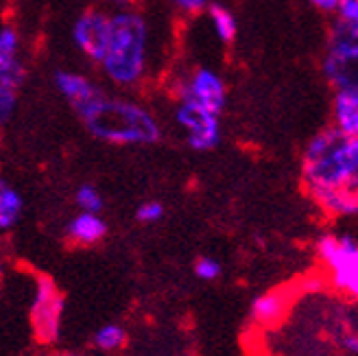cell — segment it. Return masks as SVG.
Listing matches in <instances>:
<instances>
[{
  "label": "cell",
  "instance_id": "6da1fadb",
  "mask_svg": "<svg viewBox=\"0 0 358 356\" xmlns=\"http://www.w3.org/2000/svg\"><path fill=\"white\" fill-rule=\"evenodd\" d=\"M301 182L308 188L358 190V140L336 127L317 134L301 155Z\"/></svg>",
  "mask_w": 358,
  "mask_h": 356
},
{
  "label": "cell",
  "instance_id": "7a4b0ae2",
  "mask_svg": "<svg viewBox=\"0 0 358 356\" xmlns=\"http://www.w3.org/2000/svg\"><path fill=\"white\" fill-rule=\"evenodd\" d=\"M79 116L90 134L112 145H153L159 140L157 120L131 101L101 97Z\"/></svg>",
  "mask_w": 358,
  "mask_h": 356
},
{
  "label": "cell",
  "instance_id": "3957f363",
  "mask_svg": "<svg viewBox=\"0 0 358 356\" xmlns=\"http://www.w3.org/2000/svg\"><path fill=\"white\" fill-rule=\"evenodd\" d=\"M147 66V24L142 17L122 11L112 17V42L103 59L107 77L118 85H134Z\"/></svg>",
  "mask_w": 358,
  "mask_h": 356
},
{
  "label": "cell",
  "instance_id": "277c9868",
  "mask_svg": "<svg viewBox=\"0 0 358 356\" xmlns=\"http://www.w3.org/2000/svg\"><path fill=\"white\" fill-rule=\"evenodd\" d=\"M315 254L326 266L330 287L345 299L358 301V238L352 234H321Z\"/></svg>",
  "mask_w": 358,
  "mask_h": 356
},
{
  "label": "cell",
  "instance_id": "5b68a950",
  "mask_svg": "<svg viewBox=\"0 0 358 356\" xmlns=\"http://www.w3.org/2000/svg\"><path fill=\"white\" fill-rule=\"evenodd\" d=\"M29 319H31L33 336L38 343L52 346L59 339L62 319H64V295L52 278L48 276L35 278Z\"/></svg>",
  "mask_w": 358,
  "mask_h": 356
},
{
  "label": "cell",
  "instance_id": "8992f818",
  "mask_svg": "<svg viewBox=\"0 0 358 356\" xmlns=\"http://www.w3.org/2000/svg\"><path fill=\"white\" fill-rule=\"evenodd\" d=\"M177 122L186 129V140L194 151H210L221 140L219 116L201 108L199 103L182 99L177 108Z\"/></svg>",
  "mask_w": 358,
  "mask_h": 356
},
{
  "label": "cell",
  "instance_id": "52a82bcc",
  "mask_svg": "<svg viewBox=\"0 0 358 356\" xmlns=\"http://www.w3.org/2000/svg\"><path fill=\"white\" fill-rule=\"evenodd\" d=\"M75 42L90 59L103 64L112 42V17L99 11L83 13L75 24Z\"/></svg>",
  "mask_w": 358,
  "mask_h": 356
},
{
  "label": "cell",
  "instance_id": "ba28073f",
  "mask_svg": "<svg viewBox=\"0 0 358 356\" xmlns=\"http://www.w3.org/2000/svg\"><path fill=\"white\" fill-rule=\"evenodd\" d=\"M293 299L286 291H266L258 295L252 301V308H249V319L252 324L260 330H278L286 319H289Z\"/></svg>",
  "mask_w": 358,
  "mask_h": 356
},
{
  "label": "cell",
  "instance_id": "9c48e42d",
  "mask_svg": "<svg viewBox=\"0 0 358 356\" xmlns=\"http://www.w3.org/2000/svg\"><path fill=\"white\" fill-rule=\"evenodd\" d=\"M182 99H190L199 103L201 108L210 110L212 114H221L225 108V85L219 75H214L212 70L199 68L184 87Z\"/></svg>",
  "mask_w": 358,
  "mask_h": 356
},
{
  "label": "cell",
  "instance_id": "30bf717a",
  "mask_svg": "<svg viewBox=\"0 0 358 356\" xmlns=\"http://www.w3.org/2000/svg\"><path fill=\"white\" fill-rule=\"evenodd\" d=\"M310 204L330 219H348L358 215V190L352 188H308Z\"/></svg>",
  "mask_w": 358,
  "mask_h": 356
},
{
  "label": "cell",
  "instance_id": "8fae6325",
  "mask_svg": "<svg viewBox=\"0 0 358 356\" xmlns=\"http://www.w3.org/2000/svg\"><path fill=\"white\" fill-rule=\"evenodd\" d=\"M324 73L336 92H358V52H328Z\"/></svg>",
  "mask_w": 358,
  "mask_h": 356
},
{
  "label": "cell",
  "instance_id": "7c38bea8",
  "mask_svg": "<svg viewBox=\"0 0 358 356\" xmlns=\"http://www.w3.org/2000/svg\"><path fill=\"white\" fill-rule=\"evenodd\" d=\"M55 83H57V90L64 94V99L73 105L79 114H83L90 105L96 103L103 97L94 83H90L85 77L75 75V73H57Z\"/></svg>",
  "mask_w": 358,
  "mask_h": 356
},
{
  "label": "cell",
  "instance_id": "4fadbf2b",
  "mask_svg": "<svg viewBox=\"0 0 358 356\" xmlns=\"http://www.w3.org/2000/svg\"><path fill=\"white\" fill-rule=\"evenodd\" d=\"M105 234H107V223L103 221V217L90 215V212H79L66 227V236L81 247L96 245L99 241L105 238Z\"/></svg>",
  "mask_w": 358,
  "mask_h": 356
},
{
  "label": "cell",
  "instance_id": "5bb4252c",
  "mask_svg": "<svg viewBox=\"0 0 358 356\" xmlns=\"http://www.w3.org/2000/svg\"><path fill=\"white\" fill-rule=\"evenodd\" d=\"M334 127L341 134L358 140V92H336Z\"/></svg>",
  "mask_w": 358,
  "mask_h": 356
},
{
  "label": "cell",
  "instance_id": "9a60e30c",
  "mask_svg": "<svg viewBox=\"0 0 358 356\" xmlns=\"http://www.w3.org/2000/svg\"><path fill=\"white\" fill-rule=\"evenodd\" d=\"M341 352L358 356V301L341 299Z\"/></svg>",
  "mask_w": 358,
  "mask_h": 356
},
{
  "label": "cell",
  "instance_id": "2e32d148",
  "mask_svg": "<svg viewBox=\"0 0 358 356\" xmlns=\"http://www.w3.org/2000/svg\"><path fill=\"white\" fill-rule=\"evenodd\" d=\"M330 52H358V20L338 17L330 33Z\"/></svg>",
  "mask_w": 358,
  "mask_h": 356
},
{
  "label": "cell",
  "instance_id": "e0dca14e",
  "mask_svg": "<svg viewBox=\"0 0 358 356\" xmlns=\"http://www.w3.org/2000/svg\"><path fill=\"white\" fill-rule=\"evenodd\" d=\"M22 215V197L7 182L0 184V227L11 229Z\"/></svg>",
  "mask_w": 358,
  "mask_h": 356
},
{
  "label": "cell",
  "instance_id": "ac0fdd59",
  "mask_svg": "<svg viewBox=\"0 0 358 356\" xmlns=\"http://www.w3.org/2000/svg\"><path fill=\"white\" fill-rule=\"evenodd\" d=\"M92 343L101 352H116V350L124 348V343H127V332H124V328L118 326V324H107V326H101L94 332Z\"/></svg>",
  "mask_w": 358,
  "mask_h": 356
},
{
  "label": "cell",
  "instance_id": "d6986e66",
  "mask_svg": "<svg viewBox=\"0 0 358 356\" xmlns=\"http://www.w3.org/2000/svg\"><path fill=\"white\" fill-rule=\"evenodd\" d=\"M210 17H212V24L217 29V35L223 40V42H231L236 38V31H238V24H236V17L231 15L225 7L221 5H212L210 7Z\"/></svg>",
  "mask_w": 358,
  "mask_h": 356
},
{
  "label": "cell",
  "instance_id": "ffe728a7",
  "mask_svg": "<svg viewBox=\"0 0 358 356\" xmlns=\"http://www.w3.org/2000/svg\"><path fill=\"white\" fill-rule=\"evenodd\" d=\"M75 201L81 212H90V215H99L103 210V197L99 188L92 184H81L75 192Z\"/></svg>",
  "mask_w": 358,
  "mask_h": 356
},
{
  "label": "cell",
  "instance_id": "44dd1931",
  "mask_svg": "<svg viewBox=\"0 0 358 356\" xmlns=\"http://www.w3.org/2000/svg\"><path fill=\"white\" fill-rule=\"evenodd\" d=\"M17 62V35L13 29L5 27L0 31V68H9Z\"/></svg>",
  "mask_w": 358,
  "mask_h": 356
},
{
  "label": "cell",
  "instance_id": "7402d4cb",
  "mask_svg": "<svg viewBox=\"0 0 358 356\" xmlns=\"http://www.w3.org/2000/svg\"><path fill=\"white\" fill-rule=\"evenodd\" d=\"M194 276L203 280V282H214L219 276H221V262L217 258H210V256H201L194 260V266H192Z\"/></svg>",
  "mask_w": 358,
  "mask_h": 356
},
{
  "label": "cell",
  "instance_id": "603a6c76",
  "mask_svg": "<svg viewBox=\"0 0 358 356\" xmlns=\"http://www.w3.org/2000/svg\"><path fill=\"white\" fill-rule=\"evenodd\" d=\"M136 219L140 223H157V221H162L164 219V206L159 204V201H145V204H140L138 210H136Z\"/></svg>",
  "mask_w": 358,
  "mask_h": 356
},
{
  "label": "cell",
  "instance_id": "cb8c5ba5",
  "mask_svg": "<svg viewBox=\"0 0 358 356\" xmlns=\"http://www.w3.org/2000/svg\"><path fill=\"white\" fill-rule=\"evenodd\" d=\"M341 17H350V20H358V0H343L341 7Z\"/></svg>",
  "mask_w": 358,
  "mask_h": 356
},
{
  "label": "cell",
  "instance_id": "d4e9b609",
  "mask_svg": "<svg viewBox=\"0 0 358 356\" xmlns=\"http://www.w3.org/2000/svg\"><path fill=\"white\" fill-rule=\"evenodd\" d=\"M173 3H175L177 7L186 9V11H199V9L206 7L208 0H173Z\"/></svg>",
  "mask_w": 358,
  "mask_h": 356
},
{
  "label": "cell",
  "instance_id": "484cf974",
  "mask_svg": "<svg viewBox=\"0 0 358 356\" xmlns=\"http://www.w3.org/2000/svg\"><path fill=\"white\" fill-rule=\"evenodd\" d=\"M343 0H313V5H317L319 9H326V11H332V9H338L341 7Z\"/></svg>",
  "mask_w": 358,
  "mask_h": 356
},
{
  "label": "cell",
  "instance_id": "4316f807",
  "mask_svg": "<svg viewBox=\"0 0 358 356\" xmlns=\"http://www.w3.org/2000/svg\"><path fill=\"white\" fill-rule=\"evenodd\" d=\"M44 356H90V354L77 352V350H52V352H46Z\"/></svg>",
  "mask_w": 358,
  "mask_h": 356
},
{
  "label": "cell",
  "instance_id": "83f0119b",
  "mask_svg": "<svg viewBox=\"0 0 358 356\" xmlns=\"http://www.w3.org/2000/svg\"><path fill=\"white\" fill-rule=\"evenodd\" d=\"M116 3H118V5H127V3H129V0H116Z\"/></svg>",
  "mask_w": 358,
  "mask_h": 356
}]
</instances>
